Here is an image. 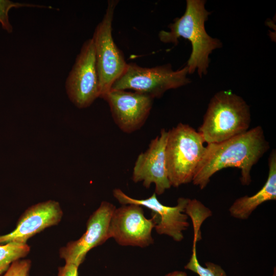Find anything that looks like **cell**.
Wrapping results in <instances>:
<instances>
[{"mask_svg": "<svg viewBox=\"0 0 276 276\" xmlns=\"http://www.w3.org/2000/svg\"><path fill=\"white\" fill-rule=\"evenodd\" d=\"M269 148V143L260 126L224 141L208 144L192 182L203 190L216 172L232 167L240 170V182L248 186L251 181L252 167Z\"/></svg>", "mask_w": 276, "mask_h": 276, "instance_id": "6da1fadb", "label": "cell"}, {"mask_svg": "<svg viewBox=\"0 0 276 276\" xmlns=\"http://www.w3.org/2000/svg\"><path fill=\"white\" fill-rule=\"evenodd\" d=\"M205 4L204 0H187L184 14L169 24V31L162 30L158 33L163 43L176 45L180 37L190 42L192 52L186 65L189 74L197 70L200 77L208 73L210 55L222 47L220 40L210 36L205 30V22L210 12L205 9Z\"/></svg>", "mask_w": 276, "mask_h": 276, "instance_id": "7a4b0ae2", "label": "cell"}, {"mask_svg": "<svg viewBox=\"0 0 276 276\" xmlns=\"http://www.w3.org/2000/svg\"><path fill=\"white\" fill-rule=\"evenodd\" d=\"M250 122V108L243 99L222 90L211 99L198 132L208 144L218 143L246 132Z\"/></svg>", "mask_w": 276, "mask_h": 276, "instance_id": "3957f363", "label": "cell"}, {"mask_svg": "<svg viewBox=\"0 0 276 276\" xmlns=\"http://www.w3.org/2000/svg\"><path fill=\"white\" fill-rule=\"evenodd\" d=\"M201 135L188 124L179 123L168 131L165 161L171 187L192 181L205 152Z\"/></svg>", "mask_w": 276, "mask_h": 276, "instance_id": "277c9868", "label": "cell"}, {"mask_svg": "<svg viewBox=\"0 0 276 276\" xmlns=\"http://www.w3.org/2000/svg\"><path fill=\"white\" fill-rule=\"evenodd\" d=\"M187 65L174 71L170 64L153 67L127 63L126 68L112 85V89H131L146 94L153 99L159 98L167 90L176 89L191 82L187 77Z\"/></svg>", "mask_w": 276, "mask_h": 276, "instance_id": "5b68a950", "label": "cell"}, {"mask_svg": "<svg viewBox=\"0 0 276 276\" xmlns=\"http://www.w3.org/2000/svg\"><path fill=\"white\" fill-rule=\"evenodd\" d=\"M118 1H108L105 13L95 30L94 42L96 64L102 98L124 71L127 63L124 54L113 41L112 24Z\"/></svg>", "mask_w": 276, "mask_h": 276, "instance_id": "8992f818", "label": "cell"}, {"mask_svg": "<svg viewBox=\"0 0 276 276\" xmlns=\"http://www.w3.org/2000/svg\"><path fill=\"white\" fill-rule=\"evenodd\" d=\"M70 101L78 108L89 107L100 97L99 82L92 38L83 44L65 81Z\"/></svg>", "mask_w": 276, "mask_h": 276, "instance_id": "52a82bcc", "label": "cell"}, {"mask_svg": "<svg viewBox=\"0 0 276 276\" xmlns=\"http://www.w3.org/2000/svg\"><path fill=\"white\" fill-rule=\"evenodd\" d=\"M156 216L151 219L144 215L143 207L135 204L116 208L109 228L110 238L121 246L147 247L154 243L152 231L156 224Z\"/></svg>", "mask_w": 276, "mask_h": 276, "instance_id": "ba28073f", "label": "cell"}, {"mask_svg": "<svg viewBox=\"0 0 276 276\" xmlns=\"http://www.w3.org/2000/svg\"><path fill=\"white\" fill-rule=\"evenodd\" d=\"M113 196L122 205L135 204L151 210L157 217L154 228L158 234L167 235L176 242L183 240V232L190 226L188 216L185 213L189 198L180 197L176 205L169 206L160 203L155 193L148 198L137 199L117 188L113 190Z\"/></svg>", "mask_w": 276, "mask_h": 276, "instance_id": "9c48e42d", "label": "cell"}, {"mask_svg": "<svg viewBox=\"0 0 276 276\" xmlns=\"http://www.w3.org/2000/svg\"><path fill=\"white\" fill-rule=\"evenodd\" d=\"M116 208L109 202L103 201L101 203L89 217L83 235L60 249V257L65 260V263H72L79 267L90 250L103 244L110 238L109 224Z\"/></svg>", "mask_w": 276, "mask_h": 276, "instance_id": "30bf717a", "label": "cell"}, {"mask_svg": "<svg viewBox=\"0 0 276 276\" xmlns=\"http://www.w3.org/2000/svg\"><path fill=\"white\" fill-rule=\"evenodd\" d=\"M101 98L108 104L114 122L123 132L131 133L146 122L153 99L147 95L111 89Z\"/></svg>", "mask_w": 276, "mask_h": 276, "instance_id": "8fae6325", "label": "cell"}, {"mask_svg": "<svg viewBox=\"0 0 276 276\" xmlns=\"http://www.w3.org/2000/svg\"><path fill=\"white\" fill-rule=\"evenodd\" d=\"M168 131L162 129L160 134L152 140L148 149L140 153L133 167L132 179L136 183L143 181L146 188L155 185V193L163 194L171 188L165 161V147Z\"/></svg>", "mask_w": 276, "mask_h": 276, "instance_id": "7c38bea8", "label": "cell"}, {"mask_svg": "<svg viewBox=\"0 0 276 276\" xmlns=\"http://www.w3.org/2000/svg\"><path fill=\"white\" fill-rule=\"evenodd\" d=\"M62 215L60 204L55 200L34 204L21 215L12 232L0 236V244L9 242L27 243L28 239L35 235L58 224Z\"/></svg>", "mask_w": 276, "mask_h": 276, "instance_id": "4fadbf2b", "label": "cell"}, {"mask_svg": "<svg viewBox=\"0 0 276 276\" xmlns=\"http://www.w3.org/2000/svg\"><path fill=\"white\" fill-rule=\"evenodd\" d=\"M268 175L262 188L252 196L245 195L236 199L228 210L231 216L245 220L262 203L276 199V152L272 150L268 158Z\"/></svg>", "mask_w": 276, "mask_h": 276, "instance_id": "5bb4252c", "label": "cell"}, {"mask_svg": "<svg viewBox=\"0 0 276 276\" xmlns=\"http://www.w3.org/2000/svg\"><path fill=\"white\" fill-rule=\"evenodd\" d=\"M30 251L27 243L9 242L0 244V275L14 261L26 257Z\"/></svg>", "mask_w": 276, "mask_h": 276, "instance_id": "9a60e30c", "label": "cell"}, {"mask_svg": "<svg viewBox=\"0 0 276 276\" xmlns=\"http://www.w3.org/2000/svg\"><path fill=\"white\" fill-rule=\"evenodd\" d=\"M185 213L192 220L194 231L193 240L197 242L201 238V225L206 219L212 215V212L198 200L190 199Z\"/></svg>", "mask_w": 276, "mask_h": 276, "instance_id": "2e32d148", "label": "cell"}, {"mask_svg": "<svg viewBox=\"0 0 276 276\" xmlns=\"http://www.w3.org/2000/svg\"><path fill=\"white\" fill-rule=\"evenodd\" d=\"M196 242L193 241L192 254L184 268L189 270L199 276H227L224 270L219 265L211 262L205 263V267L201 265L196 254Z\"/></svg>", "mask_w": 276, "mask_h": 276, "instance_id": "e0dca14e", "label": "cell"}, {"mask_svg": "<svg viewBox=\"0 0 276 276\" xmlns=\"http://www.w3.org/2000/svg\"><path fill=\"white\" fill-rule=\"evenodd\" d=\"M26 7L53 8L50 6L14 2L10 0H0V24L2 28L9 33H12L13 27L9 21V11L13 8H18Z\"/></svg>", "mask_w": 276, "mask_h": 276, "instance_id": "ac0fdd59", "label": "cell"}, {"mask_svg": "<svg viewBox=\"0 0 276 276\" xmlns=\"http://www.w3.org/2000/svg\"><path fill=\"white\" fill-rule=\"evenodd\" d=\"M31 261L29 259L13 262L3 276H29Z\"/></svg>", "mask_w": 276, "mask_h": 276, "instance_id": "d6986e66", "label": "cell"}, {"mask_svg": "<svg viewBox=\"0 0 276 276\" xmlns=\"http://www.w3.org/2000/svg\"><path fill=\"white\" fill-rule=\"evenodd\" d=\"M78 266L72 263H65L58 269V276H78Z\"/></svg>", "mask_w": 276, "mask_h": 276, "instance_id": "ffe728a7", "label": "cell"}, {"mask_svg": "<svg viewBox=\"0 0 276 276\" xmlns=\"http://www.w3.org/2000/svg\"><path fill=\"white\" fill-rule=\"evenodd\" d=\"M165 276H187L186 272L175 270L166 274Z\"/></svg>", "mask_w": 276, "mask_h": 276, "instance_id": "44dd1931", "label": "cell"}, {"mask_svg": "<svg viewBox=\"0 0 276 276\" xmlns=\"http://www.w3.org/2000/svg\"><path fill=\"white\" fill-rule=\"evenodd\" d=\"M272 276H276V269H275V267H274V269H273V274H272Z\"/></svg>", "mask_w": 276, "mask_h": 276, "instance_id": "7402d4cb", "label": "cell"}]
</instances>
